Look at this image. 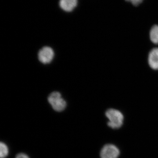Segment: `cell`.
<instances>
[{
    "instance_id": "obj_1",
    "label": "cell",
    "mask_w": 158,
    "mask_h": 158,
    "mask_svg": "<svg viewBox=\"0 0 158 158\" xmlns=\"http://www.w3.org/2000/svg\"><path fill=\"white\" fill-rule=\"evenodd\" d=\"M106 115L109 119L108 125L113 129L119 128L123 123V116L122 113L116 109H110L107 110Z\"/></svg>"
},
{
    "instance_id": "obj_2",
    "label": "cell",
    "mask_w": 158,
    "mask_h": 158,
    "mask_svg": "<svg viewBox=\"0 0 158 158\" xmlns=\"http://www.w3.org/2000/svg\"><path fill=\"white\" fill-rule=\"evenodd\" d=\"M48 101L53 109L57 112H61L66 107V103L58 92H53L50 94Z\"/></svg>"
},
{
    "instance_id": "obj_3",
    "label": "cell",
    "mask_w": 158,
    "mask_h": 158,
    "mask_svg": "<svg viewBox=\"0 0 158 158\" xmlns=\"http://www.w3.org/2000/svg\"><path fill=\"white\" fill-rule=\"evenodd\" d=\"M119 155V150L115 145L112 144L105 145L100 153L101 158H117Z\"/></svg>"
},
{
    "instance_id": "obj_4",
    "label": "cell",
    "mask_w": 158,
    "mask_h": 158,
    "mask_svg": "<svg viewBox=\"0 0 158 158\" xmlns=\"http://www.w3.org/2000/svg\"><path fill=\"white\" fill-rule=\"evenodd\" d=\"M54 56V51L49 47L43 48L38 53V59L44 64L50 63L53 59Z\"/></svg>"
},
{
    "instance_id": "obj_5",
    "label": "cell",
    "mask_w": 158,
    "mask_h": 158,
    "mask_svg": "<svg viewBox=\"0 0 158 158\" xmlns=\"http://www.w3.org/2000/svg\"><path fill=\"white\" fill-rule=\"evenodd\" d=\"M78 0H60L59 5L60 8L66 12L73 11L77 6Z\"/></svg>"
},
{
    "instance_id": "obj_6",
    "label": "cell",
    "mask_w": 158,
    "mask_h": 158,
    "mask_svg": "<svg viewBox=\"0 0 158 158\" xmlns=\"http://www.w3.org/2000/svg\"><path fill=\"white\" fill-rule=\"evenodd\" d=\"M150 67L154 70H158V48L152 49L150 52L148 57Z\"/></svg>"
},
{
    "instance_id": "obj_7",
    "label": "cell",
    "mask_w": 158,
    "mask_h": 158,
    "mask_svg": "<svg viewBox=\"0 0 158 158\" xmlns=\"http://www.w3.org/2000/svg\"><path fill=\"white\" fill-rule=\"evenodd\" d=\"M149 36L153 43L158 44V25L153 26L150 31Z\"/></svg>"
},
{
    "instance_id": "obj_8",
    "label": "cell",
    "mask_w": 158,
    "mask_h": 158,
    "mask_svg": "<svg viewBox=\"0 0 158 158\" xmlns=\"http://www.w3.org/2000/svg\"><path fill=\"white\" fill-rule=\"evenodd\" d=\"M9 154V149L6 144L1 142L0 144V157L1 158H5Z\"/></svg>"
},
{
    "instance_id": "obj_9",
    "label": "cell",
    "mask_w": 158,
    "mask_h": 158,
    "mask_svg": "<svg viewBox=\"0 0 158 158\" xmlns=\"http://www.w3.org/2000/svg\"><path fill=\"white\" fill-rule=\"evenodd\" d=\"M128 2H130L135 6H138L143 2L144 0H126Z\"/></svg>"
},
{
    "instance_id": "obj_10",
    "label": "cell",
    "mask_w": 158,
    "mask_h": 158,
    "mask_svg": "<svg viewBox=\"0 0 158 158\" xmlns=\"http://www.w3.org/2000/svg\"><path fill=\"white\" fill-rule=\"evenodd\" d=\"M15 158H29L28 156L27 155L25 154L19 153L16 156Z\"/></svg>"
}]
</instances>
